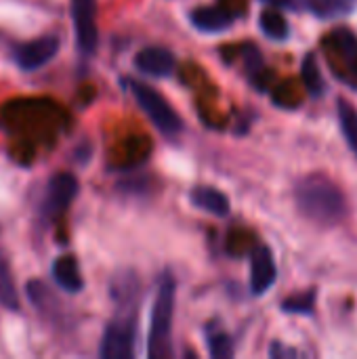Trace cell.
Returning a JSON list of instances; mask_svg holds the SVG:
<instances>
[{"instance_id": "6da1fadb", "label": "cell", "mask_w": 357, "mask_h": 359, "mask_svg": "<svg viewBox=\"0 0 357 359\" xmlns=\"http://www.w3.org/2000/svg\"><path fill=\"white\" fill-rule=\"evenodd\" d=\"M299 210L318 225H337L347 215V200L341 187L326 175L303 177L295 187Z\"/></svg>"}, {"instance_id": "7a4b0ae2", "label": "cell", "mask_w": 357, "mask_h": 359, "mask_svg": "<svg viewBox=\"0 0 357 359\" xmlns=\"http://www.w3.org/2000/svg\"><path fill=\"white\" fill-rule=\"evenodd\" d=\"M175 297H177V282L173 273H164L160 280L158 294L154 301V311H151L149 343H147L149 358L173 355L170 332H173V316H175Z\"/></svg>"}, {"instance_id": "3957f363", "label": "cell", "mask_w": 357, "mask_h": 359, "mask_svg": "<svg viewBox=\"0 0 357 359\" xmlns=\"http://www.w3.org/2000/svg\"><path fill=\"white\" fill-rule=\"evenodd\" d=\"M128 88L133 90V97L137 99V103L141 105V109L147 114V118L154 122V126L164 133V135H177L183 128V122L179 118V114L170 107V103L151 86L137 82V80H128Z\"/></svg>"}, {"instance_id": "277c9868", "label": "cell", "mask_w": 357, "mask_h": 359, "mask_svg": "<svg viewBox=\"0 0 357 359\" xmlns=\"http://www.w3.org/2000/svg\"><path fill=\"white\" fill-rule=\"evenodd\" d=\"M135 320L118 318L114 320L101 341L99 355L103 359H130L135 353Z\"/></svg>"}, {"instance_id": "5b68a950", "label": "cell", "mask_w": 357, "mask_h": 359, "mask_svg": "<svg viewBox=\"0 0 357 359\" xmlns=\"http://www.w3.org/2000/svg\"><path fill=\"white\" fill-rule=\"evenodd\" d=\"M57 50H59L57 36H42V38L32 40V42L17 44L13 48V59L21 69L34 72V69L46 65L57 55Z\"/></svg>"}, {"instance_id": "8992f818", "label": "cell", "mask_w": 357, "mask_h": 359, "mask_svg": "<svg viewBox=\"0 0 357 359\" xmlns=\"http://www.w3.org/2000/svg\"><path fill=\"white\" fill-rule=\"evenodd\" d=\"M72 19L78 48L84 55L95 53L99 42V32L95 23V0H72Z\"/></svg>"}, {"instance_id": "52a82bcc", "label": "cell", "mask_w": 357, "mask_h": 359, "mask_svg": "<svg viewBox=\"0 0 357 359\" xmlns=\"http://www.w3.org/2000/svg\"><path fill=\"white\" fill-rule=\"evenodd\" d=\"M76 194H78V181L74 175H69V172L55 175L46 185V194L42 200V212L46 217L61 215L72 204Z\"/></svg>"}, {"instance_id": "ba28073f", "label": "cell", "mask_w": 357, "mask_h": 359, "mask_svg": "<svg viewBox=\"0 0 357 359\" xmlns=\"http://www.w3.org/2000/svg\"><path fill=\"white\" fill-rule=\"evenodd\" d=\"M278 278V269H276V261L274 255L267 246H259L252 252L250 259V290L252 294L261 297L265 294Z\"/></svg>"}, {"instance_id": "9c48e42d", "label": "cell", "mask_w": 357, "mask_h": 359, "mask_svg": "<svg viewBox=\"0 0 357 359\" xmlns=\"http://www.w3.org/2000/svg\"><path fill=\"white\" fill-rule=\"evenodd\" d=\"M135 65L139 72L156 78H166L175 69V55L164 46H147L137 53Z\"/></svg>"}, {"instance_id": "30bf717a", "label": "cell", "mask_w": 357, "mask_h": 359, "mask_svg": "<svg viewBox=\"0 0 357 359\" xmlns=\"http://www.w3.org/2000/svg\"><path fill=\"white\" fill-rule=\"evenodd\" d=\"M189 21L196 29L206 34H219L234 25L236 13L223 8V6H200L189 13Z\"/></svg>"}, {"instance_id": "8fae6325", "label": "cell", "mask_w": 357, "mask_h": 359, "mask_svg": "<svg viewBox=\"0 0 357 359\" xmlns=\"http://www.w3.org/2000/svg\"><path fill=\"white\" fill-rule=\"evenodd\" d=\"M53 278L57 282L59 288H63L65 292H80L84 282H82V276H80V269H78V263L74 257H59L55 263H53Z\"/></svg>"}, {"instance_id": "7c38bea8", "label": "cell", "mask_w": 357, "mask_h": 359, "mask_svg": "<svg viewBox=\"0 0 357 359\" xmlns=\"http://www.w3.org/2000/svg\"><path fill=\"white\" fill-rule=\"evenodd\" d=\"M356 0H297V11H307L316 17L335 19L353 11Z\"/></svg>"}, {"instance_id": "4fadbf2b", "label": "cell", "mask_w": 357, "mask_h": 359, "mask_svg": "<svg viewBox=\"0 0 357 359\" xmlns=\"http://www.w3.org/2000/svg\"><path fill=\"white\" fill-rule=\"evenodd\" d=\"M189 198L198 208H202L215 217H227L229 215V208H231L229 198L215 187H196Z\"/></svg>"}, {"instance_id": "5bb4252c", "label": "cell", "mask_w": 357, "mask_h": 359, "mask_svg": "<svg viewBox=\"0 0 357 359\" xmlns=\"http://www.w3.org/2000/svg\"><path fill=\"white\" fill-rule=\"evenodd\" d=\"M261 29H263V34L267 36V38H271V40H286L288 38V34H290V27H288V23H286V19H284V15L282 13H278L276 8H267V11H263L261 13Z\"/></svg>"}, {"instance_id": "9a60e30c", "label": "cell", "mask_w": 357, "mask_h": 359, "mask_svg": "<svg viewBox=\"0 0 357 359\" xmlns=\"http://www.w3.org/2000/svg\"><path fill=\"white\" fill-rule=\"evenodd\" d=\"M339 122L343 128V135L351 147V151L357 156V111L347 101H339Z\"/></svg>"}, {"instance_id": "2e32d148", "label": "cell", "mask_w": 357, "mask_h": 359, "mask_svg": "<svg viewBox=\"0 0 357 359\" xmlns=\"http://www.w3.org/2000/svg\"><path fill=\"white\" fill-rule=\"evenodd\" d=\"M0 305L8 311H17L19 309V297L11 278V271L6 267L4 261H0Z\"/></svg>"}, {"instance_id": "e0dca14e", "label": "cell", "mask_w": 357, "mask_h": 359, "mask_svg": "<svg viewBox=\"0 0 357 359\" xmlns=\"http://www.w3.org/2000/svg\"><path fill=\"white\" fill-rule=\"evenodd\" d=\"M301 74H303V82H305V88L318 97L322 90H324V82H322V74L318 69V63H316V57L314 55H307L303 65H301Z\"/></svg>"}, {"instance_id": "ac0fdd59", "label": "cell", "mask_w": 357, "mask_h": 359, "mask_svg": "<svg viewBox=\"0 0 357 359\" xmlns=\"http://www.w3.org/2000/svg\"><path fill=\"white\" fill-rule=\"evenodd\" d=\"M314 305H316V292H301V294H295L288 301H284L282 303V311L305 316V313L314 311Z\"/></svg>"}, {"instance_id": "d6986e66", "label": "cell", "mask_w": 357, "mask_h": 359, "mask_svg": "<svg viewBox=\"0 0 357 359\" xmlns=\"http://www.w3.org/2000/svg\"><path fill=\"white\" fill-rule=\"evenodd\" d=\"M208 351L217 359H225L234 355V343L225 332H217L208 337Z\"/></svg>"}, {"instance_id": "ffe728a7", "label": "cell", "mask_w": 357, "mask_h": 359, "mask_svg": "<svg viewBox=\"0 0 357 359\" xmlns=\"http://www.w3.org/2000/svg\"><path fill=\"white\" fill-rule=\"evenodd\" d=\"M337 44L341 46V50L347 55V57H353L357 53V38L349 32V29H339L337 34Z\"/></svg>"}, {"instance_id": "44dd1931", "label": "cell", "mask_w": 357, "mask_h": 359, "mask_svg": "<svg viewBox=\"0 0 357 359\" xmlns=\"http://www.w3.org/2000/svg\"><path fill=\"white\" fill-rule=\"evenodd\" d=\"M269 355L271 358H295V355H301L297 349H288V347H282L280 343H274L271 349H269Z\"/></svg>"}, {"instance_id": "7402d4cb", "label": "cell", "mask_w": 357, "mask_h": 359, "mask_svg": "<svg viewBox=\"0 0 357 359\" xmlns=\"http://www.w3.org/2000/svg\"><path fill=\"white\" fill-rule=\"evenodd\" d=\"M269 6H278V8H288V11H297V0H263Z\"/></svg>"}]
</instances>
